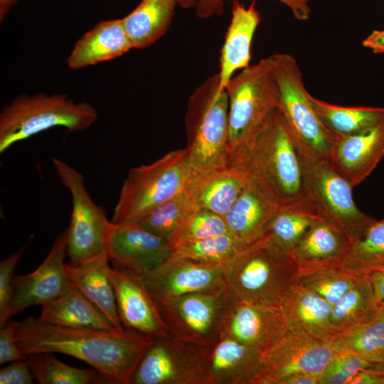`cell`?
Here are the masks:
<instances>
[{
    "label": "cell",
    "instance_id": "cell-14",
    "mask_svg": "<svg viewBox=\"0 0 384 384\" xmlns=\"http://www.w3.org/2000/svg\"><path fill=\"white\" fill-rule=\"evenodd\" d=\"M326 341L289 331L264 353V372L258 384H274L287 375L304 373L319 377L336 355Z\"/></svg>",
    "mask_w": 384,
    "mask_h": 384
},
{
    "label": "cell",
    "instance_id": "cell-3",
    "mask_svg": "<svg viewBox=\"0 0 384 384\" xmlns=\"http://www.w3.org/2000/svg\"><path fill=\"white\" fill-rule=\"evenodd\" d=\"M216 73L191 94L186 107L185 129L191 175L228 167V97L218 92Z\"/></svg>",
    "mask_w": 384,
    "mask_h": 384
},
{
    "label": "cell",
    "instance_id": "cell-22",
    "mask_svg": "<svg viewBox=\"0 0 384 384\" xmlns=\"http://www.w3.org/2000/svg\"><path fill=\"white\" fill-rule=\"evenodd\" d=\"M352 245L338 228L324 220H316L289 253L299 272L342 265Z\"/></svg>",
    "mask_w": 384,
    "mask_h": 384
},
{
    "label": "cell",
    "instance_id": "cell-36",
    "mask_svg": "<svg viewBox=\"0 0 384 384\" xmlns=\"http://www.w3.org/2000/svg\"><path fill=\"white\" fill-rule=\"evenodd\" d=\"M362 275L340 265L299 272L296 283L334 305Z\"/></svg>",
    "mask_w": 384,
    "mask_h": 384
},
{
    "label": "cell",
    "instance_id": "cell-43",
    "mask_svg": "<svg viewBox=\"0 0 384 384\" xmlns=\"http://www.w3.org/2000/svg\"><path fill=\"white\" fill-rule=\"evenodd\" d=\"M16 321H9L0 330V364L26 360L28 358L18 347L16 336Z\"/></svg>",
    "mask_w": 384,
    "mask_h": 384
},
{
    "label": "cell",
    "instance_id": "cell-26",
    "mask_svg": "<svg viewBox=\"0 0 384 384\" xmlns=\"http://www.w3.org/2000/svg\"><path fill=\"white\" fill-rule=\"evenodd\" d=\"M134 48L121 19L102 21L75 43L66 63L73 70L115 59Z\"/></svg>",
    "mask_w": 384,
    "mask_h": 384
},
{
    "label": "cell",
    "instance_id": "cell-35",
    "mask_svg": "<svg viewBox=\"0 0 384 384\" xmlns=\"http://www.w3.org/2000/svg\"><path fill=\"white\" fill-rule=\"evenodd\" d=\"M342 265L359 274L384 269V218L375 220L363 237L352 244Z\"/></svg>",
    "mask_w": 384,
    "mask_h": 384
},
{
    "label": "cell",
    "instance_id": "cell-37",
    "mask_svg": "<svg viewBox=\"0 0 384 384\" xmlns=\"http://www.w3.org/2000/svg\"><path fill=\"white\" fill-rule=\"evenodd\" d=\"M321 218L304 213L279 210L263 235L277 250L289 255L310 227Z\"/></svg>",
    "mask_w": 384,
    "mask_h": 384
},
{
    "label": "cell",
    "instance_id": "cell-34",
    "mask_svg": "<svg viewBox=\"0 0 384 384\" xmlns=\"http://www.w3.org/2000/svg\"><path fill=\"white\" fill-rule=\"evenodd\" d=\"M248 246L231 233H225L204 240L176 244L174 254L201 264L226 265Z\"/></svg>",
    "mask_w": 384,
    "mask_h": 384
},
{
    "label": "cell",
    "instance_id": "cell-17",
    "mask_svg": "<svg viewBox=\"0 0 384 384\" xmlns=\"http://www.w3.org/2000/svg\"><path fill=\"white\" fill-rule=\"evenodd\" d=\"M202 348L206 384H258L265 368L262 352L224 334Z\"/></svg>",
    "mask_w": 384,
    "mask_h": 384
},
{
    "label": "cell",
    "instance_id": "cell-24",
    "mask_svg": "<svg viewBox=\"0 0 384 384\" xmlns=\"http://www.w3.org/2000/svg\"><path fill=\"white\" fill-rule=\"evenodd\" d=\"M279 210V207L247 178L240 196L223 217L228 232L250 245L263 237Z\"/></svg>",
    "mask_w": 384,
    "mask_h": 384
},
{
    "label": "cell",
    "instance_id": "cell-51",
    "mask_svg": "<svg viewBox=\"0 0 384 384\" xmlns=\"http://www.w3.org/2000/svg\"><path fill=\"white\" fill-rule=\"evenodd\" d=\"M369 370H375V371H378L380 373H384V362L375 365L374 366L370 368Z\"/></svg>",
    "mask_w": 384,
    "mask_h": 384
},
{
    "label": "cell",
    "instance_id": "cell-52",
    "mask_svg": "<svg viewBox=\"0 0 384 384\" xmlns=\"http://www.w3.org/2000/svg\"><path fill=\"white\" fill-rule=\"evenodd\" d=\"M379 316L384 317V302H382Z\"/></svg>",
    "mask_w": 384,
    "mask_h": 384
},
{
    "label": "cell",
    "instance_id": "cell-7",
    "mask_svg": "<svg viewBox=\"0 0 384 384\" xmlns=\"http://www.w3.org/2000/svg\"><path fill=\"white\" fill-rule=\"evenodd\" d=\"M191 176L186 148L166 153L147 165L131 169L111 222L137 223L150 211L184 191Z\"/></svg>",
    "mask_w": 384,
    "mask_h": 384
},
{
    "label": "cell",
    "instance_id": "cell-19",
    "mask_svg": "<svg viewBox=\"0 0 384 384\" xmlns=\"http://www.w3.org/2000/svg\"><path fill=\"white\" fill-rule=\"evenodd\" d=\"M384 157V117L358 134L338 137L328 161L353 188L363 182Z\"/></svg>",
    "mask_w": 384,
    "mask_h": 384
},
{
    "label": "cell",
    "instance_id": "cell-1",
    "mask_svg": "<svg viewBox=\"0 0 384 384\" xmlns=\"http://www.w3.org/2000/svg\"><path fill=\"white\" fill-rule=\"evenodd\" d=\"M15 336L27 356L41 353L68 355L90 365L116 384H129L154 339L127 330L62 327L34 317L16 321Z\"/></svg>",
    "mask_w": 384,
    "mask_h": 384
},
{
    "label": "cell",
    "instance_id": "cell-5",
    "mask_svg": "<svg viewBox=\"0 0 384 384\" xmlns=\"http://www.w3.org/2000/svg\"><path fill=\"white\" fill-rule=\"evenodd\" d=\"M225 91L230 156L249 147L270 114L278 109L279 90L270 56L234 75Z\"/></svg>",
    "mask_w": 384,
    "mask_h": 384
},
{
    "label": "cell",
    "instance_id": "cell-48",
    "mask_svg": "<svg viewBox=\"0 0 384 384\" xmlns=\"http://www.w3.org/2000/svg\"><path fill=\"white\" fill-rule=\"evenodd\" d=\"M366 275L370 279L378 299L384 302V269L372 271Z\"/></svg>",
    "mask_w": 384,
    "mask_h": 384
},
{
    "label": "cell",
    "instance_id": "cell-12",
    "mask_svg": "<svg viewBox=\"0 0 384 384\" xmlns=\"http://www.w3.org/2000/svg\"><path fill=\"white\" fill-rule=\"evenodd\" d=\"M129 384H206L202 346L172 335L154 338Z\"/></svg>",
    "mask_w": 384,
    "mask_h": 384
},
{
    "label": "cell",
    "instance_id": "cell-40",
    "mask_svg": "<svg viewBox=\"0 0 384 384\" xmlns=\"http://www.w3.org/2000/svg\"><path fill=\"white\" fill-rule=\"evenodd\" d=\"M375 365L349 353H338L319 376V384H347L360 371Z\"/></svg>",
    "mask_w": 384,
    "mask_h": 384
},
{
    "label": "cell",
    "instance_id": "cell-23",
    "mask_svg": "<svg viewBox=\"0 0 384 384\" xmlns=\"http://www.w3.org/2000/svg\"><path fill=\"white\" fill-rule=\"evenodd\" d=\"M279 306L290 331L327 341L338 331L331 321L333 305L300 284L288 290Z\"/></svg>",
    "mask_w": 384,
    "mask_h": 384
},
{
    "label": "cell",
    "instance_id": "cell-42",
    "mask_svg": "<svg viewBox=\"0 0 384 384\" xmlns=\"http://www.w3.org/2000/svg\"><path fill=\"white\" fill-rule=\"evenodd\" d=\"M287 6L294 17L299 21H306L311 14V0H276ZM225 0H198L196 12L200 18H209L219 15L223 10Z\"/></svg>",
    "mask_w": 384,
    "mask_h": 384
},
{
    "label": "cell",
    "instance_id": "cell-20",
    "mask_svg": "<svg viewBox=\"0 0 384 384\" xmlns=\"http://www.w3.org/2000/svg\"><path fill=\"white\" fill-rule=\"evenodd\" d=\"M288 331L280 306L262 305L240 299L222 334L265 353Z\"/></svg>",
    "mask_w": 384,
    "mask_h": 384
},
{
    "label": "cell",
    "instance_id": "cell-32",
    "mask_svg": "<svg viewBox=\"0 0 384 384\" xmlns=\"http://www.w3.org/2000/svg\"><path fill=\"white\" fill-rule=\"evenodd\" d=\"M313 108L323 124L337 137L351 136L372 127L384 117V108L346 107L310 96Z\"/></svg>",
    "mask_w": 384,
    "mask_h": 384
},
{
    "label": "cell",
    "instance_id": "cell-44",
    "mask_svg": "<svg viewBox=\"0 0 384 384\" xmlns=\"http://www.w3.org/2000/svg\"><path fill=\"white\" fill-rule=\"evenodd\" d=\"M34 379L28 358L14 361L0 370L1 384H33Z\"/></svg>",
    "mask_w": 384,
    "mask_h": 384
},
{
    "label": "cell",
    "instance_id": "cell-4",
    "mask_svg": "<svg viewBox=\"0 0 384 384\" xmlns=\"http://www.w3.org/2000/svg\"><path fill=\"white\" fill-rule=\"evenodd\" d=\"M270 58L279 90L278 110L299 155L311 160H327L338 137L313 108L297 60L289 53Z\"/></svg>",
    "mask_w": 384,
    "mask_h": 384
},
{
    "label": "cell",
    "instance_id": "cell-8",
    "mask_svg": "<svg viewBox=\"0 0 384 384\" xmlns=\"http://www.w3.org/2000/svg\"><path fill=\"white\" fill-rule=\"evenodd\" d=\"M97 112L90 104L75 102L65 95H21L0 113V153L13 144L55 127L70 132L88 129Z\"/></svg>",
    "mask_w": 384,
    "mask_h": 384
},
{
    "label": "cell",
    "instance_id": "cell-6",
    "mask_svg": "<svg viewBox=\"0 0 384 384\" xmlns=\"http://www.w3.org/2000/svg\"><path fill=\"white\" fill-rule=\"evenodd\" d=\"M299 270L289 255L270 245L264 236L225 265V281L241 300L279 306L296 284Z\"/></svg>",
    "mask_w": 384,
    "mask_h": 384
},
{
    "label": "cell",
    "instance_id": "cell-39",
    "mask_svg": "<svg viewBox=\"0 0 384 384\" xmlns=\"http://www.w3.org/2000/svg\"><path fill=\"white\" fill-rule=\"evenodd\" d=\"M229 233L223 216L206 210H193L178 228L172 245L204 240Z\"/></svg>",
    "mask_w": 384,
    "mask_h": 384
},
{
    "label": "cell",
    "instance_id": "cell-31",
    "mask_svg": "<svg viewBox=\"0 0 384 384\" xmlns=\"http://www.w3.org/2000/svg\"><path fill=\"white\" fill-rule=\"evenodd\" d=\"M382 302L366 274L362 275L332 308L331 321L338 331L375 319Z\"/></svg>",
    "mask_w": 384,
    "mask_h": 384
},
{
    "label": "cell",
    "instance_id": "cell-50",
    "mask_svg": "<svg viewBox=\"0 0 384 384\" xmlns=\"http://www.w3.org/2000/svg\"><path fill=\"white\" fill-rule=\"evenodd\" d=\"M198 0H178V6L183 9H188L191 6H196Z\"/></svg>",
    "mask_w": 384,
    "mask_h": 384
},
{
    "label": "cell",
    "instance_id": "cell-18",
    "mask_svg": "<svg viewBox=\"0 0 384 384\" xmlns=\"http://www.w3.org/2000/svg\"><path fill=\"white\" fill-rule=\"evenodd\" d=\"M173 253L170 242L137 224L117 225L111 222L107 255L113 267L140 273Z\"/></svg>",
    "mask_w": 384,
    "mask_h": 384
},
{
    "label": "cell",
    "instance_id": "cell-47",
    "mask_svg": "<svg viewBox=\"0 0 384 384\" xmlns=\"http://www.w3.org/2000/svg\"><path fill=\"white\" fill-rule=\"evenodd\" d=\"M274 384H319V378L304 373H294L278 379Z\"/></svg>",
    "mask_w": 384,
    "mask_h": 384
},
{
    "label": "cell",
    "instance_id": "cell-30",
    "mask_svg": "<svg viewBox=\"0 0 384 384\" xmlns=\"http://www.w3.org/2000/svg\"><path fill=\"white\" fill-rule=\"evenodd\" d=\"M336 353L357 355L376 365L384 362V317L337 331L326 341Z\"/></svg>",
    "mask_w": 384,
    "mask_h": 384
},
{
    "label": "cell",
    "instance_id": "cell-28",
    "mask_svg": "<svg viewBox=\"0 0 384 384\" xmlns=\"http://www.w3.org/2000/svg\"><path fill=\"white\" fill-rule=\"evenodd\" d=\"M41 306L38 318L53 325L73 329L117 330L73 282L62 295Z\"/></svg>",
    "mask_w": 384,
    "mask_h": 384
},
{
    "label": "cell",
    "instance_id": "cell-38",
    "mask_svg": "<svg viewBox=\"0 0 384 384\" xmlns=\"http://www.w3.org/2000/svg\"><path fill=\"white\" fill-rule=\"evenodd\" d=\"M193 208L185 189L157 206L137 223L143 229L172 244L174 237L186 216Z\"/></svg>",
    "mask_w": 384,
    "mask_h": 384
},
{
    "label": "cell",
    "instance_id": "cell-9",
    "mask_svg": "<svg viewBox=\"0 0 384 384\" xmlns=\"http://www.w3.org/2000/svg\"><path fill=\"white\" fill-rule=\"evenodd\" d=\"M239 300L225 283L212 289L174 297L157 306L171 335L207 346L221 336Z\"/></svg>",
    "mask_w": 384,
    "mask_h": 384
},
{
    "label": "cell",
    "instance_id": "cell-15",
    "mask_svg": "<svg viewBox=\"0 0 384 384\" xmlns=\"http://www.w3.org/2000/svg\"><path fill=\"white\" fill-rule=\"evenodd\" d=\"M68 230L59 235L43 262L32 272L16 275L10 304L11 318L33 305H43L62 295L70 286L65 268Z\"/></svg>",
    "mask_w": 384,
    "mask_h": 384
},
{
    "label": "cell",
    "instance_id": "cell-16",
    "mask_svg": "<svg viewBox=\"0 0 384 384\" xmlns=\"http://www.w3.org/2000/svg\"><path fill=\"white\" fill-rule=\"evenodd\" d=\"M118 316L124 329L152 338L169 336L157 304L139 274L110 267Z\"/></svg>",
    "mask_w": 384,
    "mask_h": 384
},
{
    "label": "cell",
    "instance_id": "cell-25",
    "mask_svg": "<svg viewBox=\"0 0 384 384\" xmlns=\"http://www.w3.org/2000/svg\"><path fill=\"white\" fill-rule=\"evenodd\" d=\"M247 181L240 170L228 166L222 169L191 175L185 191L193 210H206L224 216Z\"/></svg>",
    "mask_w": 384,
    "mask_h": 384
},
{
    "label": "cell",
    "instance_id": "cell-45",
    "mask_svg": "<svg viewBox=\"0 0 384 384\" xmlns=\"http://www.w3.org/2000/svg\"><path fill=\"white\" fill-rule=\"evenodd\" d=\"M347 384H384V373L364 370L353 376Z\"/></svg>",
    "mask_w": 384,
    "mask_h": 384
},
{
    "label": "cell",
    "instance_id": "cell-2",
    "mask_svg": "<svg viewBox=\"0 0 384 384\" xmlns=\"http://www.w3.org/2000/svg\"><path fill=\"white\" fill-rule=\"evenodd\" d=\"M228 166L244 173L281 210L321 218L309 198L300 155L278 109L249 147L229 156Z\"/></svg>",
    "mask_w": 384,
    "mask_h": 384
},
{
    "label": "cell",
    "instance_id": "cell-21",
    "mask_svg": "<svg viewBox=\"0 0 384 384\" xmlns=\"http://www.w3.org/2000/svg\"><path fill=\"white\" fill-rule=\"evenodd\" d=\"M260 21L255 1L249 6L238 0L233 1L230 22L220 51L219 93L225 90L235 72L250 65L252 43Z\"/></svg>",
    "mask_w": 384,
    "mask_h": 384
},
{
    "label": "cell",
    "instance_id": "cell-46",
    "mask_svg": "<svg viewBox=\"0 0 384 384\" xmlns=\"http://www.w3.org/2000/svg\"><path fill=\"white\" fill-rule=\"evenodd\" d=\"M362 45L374 53H384V28L373 31L363 41Z\"/></svg>",
    "mask_w": 384,
    "mask_h": 384
},
{
    "label": "cell",
    "instance_id": "cell-13",
    "mask_svg": "<svg viewBox=\"0 0 384 384\" xmlns=\"http://www.w3.org/2000/svg\"><path fill=\"white\" fill-rule=\"evenodd\" d=\"M225 265H205L174 253L139 274L158 305L186 294L206 291L225 284Z\"/></svg>",
    "mask_w": 384,
    "mask_h": 384
},
{
    "label": "cell",
    "instance_id": "cell-41",
    "mask_svg": "<svg viewBox=\"0 0 384 384\" xmlns=\"http://www.w3.org/2000/svg\"><path fill=\"white\" fill-rule=\"evenodd\" d=\"M26 246L14 252L0 263V326L10 319V304L13 293V280L16 265L23 255Z\"/></svg>",
    "mask_w": 384,
    "mask_h": 384
},
{
    "label": "cell",
    "instance_id": "cell-27",
    "mask_svg": "<svg viewBox=\"0 0 384 384\" xmlns=\"http://www.w3.org/2000/svg\"><path fill=\"white\" fill-rule=\"evenodd\" d=\"M107 255L80 264L67 263V273L80 291L119 331L125 330L119 320L114 287L110 276Z\"/></svg>",
    "mask_w": 384,
    "mask_h": 384
},
{
    "label": "cell",
    "instance_id": "cell-29",
    "mask_svg": "<svg viewBox=\"0 0 384 384\" xmlns=\"http://www.w3.org/2000/svg\"><path fill=\"white\" fill-rule=\"evenodd\" d=\"M178 0H142L122 18L134 48L152 45L167 31Z\"/></svg>",
    "mask_w": 384,
    "mask_h": 384
},
{
    "label": "cell",
    "instance_id": "cell-11",
    "mask_svg": "<svg viewBox=\"0 0 384 384\" xmlns=\"http://www.w3.org/2000/svg\"><path fill=\"white\" fill-rule=\"evenodd\" d=\"M53 166L72 200L68 230L67 255L70 264H80L107 255L111 221L87 192L83 176L61 159L53 158Z\"/></svg>",
    "mask_w": 384,
    "mask_h": 384
},
{
    "label": "cell",
    "instance_id": "cell-49",
    "mask_svg": "<svg viewBox=\"0 0 384 384\" xmlns=\"http://www.w3.org/2000/svg\"><path fill=\"white\" fill-rule=\"evenodd\" d=\"M18 0H0V20L2 21Z\"/></svg>",
    "mask_w": 384,
    "mask_h": 384
},
{
    "label": "cell",
    "instance_id": "cell-33",
    "mask_svg": "<svg viewBox=\"0 0 384 384\" xmlns=\"http://www.w3.org/2000/svg\"><path fill=\"white\" fill-rule=\"evenodd\" d=\"M35 379L41 384H116L97 369L75 368L58 360L52 353L28 356Z\"/></svg>",
    "mask_w": 384,
    "mask_h": 384
},
{
    "label": "cell",
    "instance_id": "cell-10",
    "mask_svg": "<svg viewBox=\"0 0 384 384\" xmlns=\"http://www.w3.org/2000/svg\"><path fill=\"white\" fill-rule=\"evenodd\" d=\"M300 157L306 191L318 215L342 231L352 244L361 239L376 219L356 206L352 186L328 160Z\"/></svg>",
    "mask_w": 384,
    "mask_h": 384
}]
</instances>
